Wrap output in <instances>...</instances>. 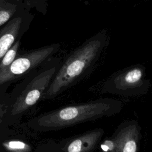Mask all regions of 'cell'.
Segmentation results:
<instances>
[{"instance_id": "6da1fadb", "label": "cell", "mask_w": 152, "mask_h": 152, "mask_svg": "<svg viewBox=\"0 0 152 152\" xmlns=\"http://www.w3.org/2000/svg\"><path fill=\"white\" fill-rule=\"evenodd\" d=\"M107 31L97 33L66 57L46 92L48 97H53L80 81L93 68L101 53L107 46Z\"/></svg>"}, {"instance_id": "7a4b0ae2", "label": "cell", "mask_w": 152, "mask_h": 152, "mask_svg": "<svg viewBox=\"0 0 152 152\" xmlns=\"http://www.w3.org/2000/svg\"><path fill=\"white\" fill-rule=\"evenodd\" d=\"M116 102L102 99L92 102L69 106L55 111L43 118L48 127H61L73 125L107 115Z\"/></svg>"}, {"instance_id": "3957f363", "label": "cell", "mask_w": 152, "mask_h": 152, "mask_svg": "<svg viewBox=\"0 0 152 152\" xmlns=\"http://www.w3.org/2000/svg\"><path fill=\"white\" fill-rule=\"evenodd\" d=\"M145 76V67L140 64L134 65L111 75L104 83V89L122 94L144 91L150 84Z\"/></svg>"}, {"instance_id": "277c9868", "label": "cell", "mask_w": 152, "mask_h": 152, "mask_svg": "<svg viewBox=\"0 0 152 152\" xmlns=\"http://www.w3.org/2000/svg\"><path fill=\"white\" fill-rule=\"evenodd\" d=\"M58 44L52 45L25 54L15 60L7 67L0 70V85L12 80L33 69L53 53Z\"/></svg>"}, {"instance_id": "5b68a950", "label": "cell", "mask_w": 152, "mask_h": 152, "mask_svg": "<svg viewBox=\"0 0 152 152\" xmlns=\"http://www.w3.org/2000/svg\"><path fill=\"white\" fill-rule=\"evenodd\" d=\"M57 66L54 65L37 75L27 85L18 98L14 107L15 113L21 112L34 104L44 90L48 87L52 77L56 73Z\"/></svg>"}, {"instance_id": "8992f818", "label": "cell", "mask_w": 152, "mask_h": 152, "mask_svg": "<svg viewBox=\"0 0 152 152\" xmlns=\"http://www.w3.org/2000/svg\"><path fill=\"white\" fill-rule=\"evenodd\" d=\"M138 129L137 125H129L121 130L113 141L110 152H137Z\"/></svg>"}, {"instance_id": "52a82bcc", "label": "cell", "mask_w": 152, "mask_h": 152, "mask_svg": "<svg viewBox=\"0 0 152 152\" xmlns=\"http://www.w3.org/2000/svg\"><path fill=\"white\" fill-rule=\"evenodd\" d=\"M102 129H96L83 134L70 142L66 152H89L95 147L103 135Z\"/></svg>"}, {"instance_id": "ba28073f", "label": "cell", "mask_w": 152, "mask_h": 152, "mask_svg": "<svg viewBox=\"0 0 152 152\" xmlns=\"http://www.w3.org/2000/svg\"><path fill=\"white\" fill-rule=\"evenodd\" d=\"M22 19L16 17L10 21L0 32V61L11 48L20 28Z\"/></svg>"}, {"instance_id": "9c48e42d", "label": "cell", "mask_w": 152, "mask_h": 152, "mask_svg": "<svg viewBox=\"0 0 152 152\" xmlns=\"http://www.w3.org/2000/svg\"><path fill=\"white\" fill-rule=\"evenodd\" d=\"M20 46V42H16L14 45L7 52L0 61V70L8 66L14 60L17 50Z\"/></svg>"}, {"instance_id": "30bf717a", "label": "cell", "mask_w": 152, "mask_h": 152, "mask_svg": "<svg viewBox=\"0 0 152 152\" xmlns=\"http://www.w3.org/2000/svg\"><path fill=\"white\" fill-rule=\"evenodd\" d=\"M12 12L10 10H0V26L3 24L11 17Z\"/></svg>"}, {"instance_id": "8fae6325", "label": "cell", "mask_w": 152, "mask_h": 152, "mask_svg": "<svg viewBox=\"0 0 152 152\" xmlns=\"http://www.w3.org/2000/svg\"><path fill=\"white\" fill-rule=\"evenodd\" d=\"M25 146V144L21 141H11L9 142V147L12 149H23Z\"/></svg>"}, {"instance_id": "7c38bea8", "label": "cell", "mask_w": 152, "mask_h": 152, "mask_svg": "<svg viewBox=\"0 0 152 152\" xmlns=\"http://www.w3.org/2000/svg\"><path fill=\"white\" fill-rule=\"evenodd\" d=\"M106 1H113V0H106Z\"/></svg>"}]
</instances>
